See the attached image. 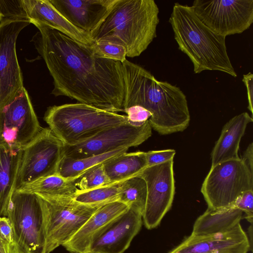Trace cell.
Instances as JSON below:
<instances>
[{
    "mask_svg": "<svg viewBox=\"0 0 253 253\" xmlns=\"http://www.w3.org/2000/svg\"><path fill=\"white\" fill-rule=\"evenodd\" d=\"M232 206L240 210L245 214V218L251 224H253V190L242 193L237 197Z\"/></svg>",
    "mask_w": 253,
    "mask_h": 253,
    "instance_id": "f546056e",
    "label": "cell"
},
{
    "mask_svg": "<svg viewBox=\"0 0 253 253\" xmlns=\"http://www.w3.org/2000/svg\"><path fill=\"white\" fill-rule=\"evenodd\" d=\"M84 253H93V252H87Z\"/></svg>",
    "mask_w": 253,
    "mask_h": 253,
    "instance_id": "74e56055",
    "label": "cell"
},
{
    "mask_svg": "<svg viewBox=\"0 0 253 253\" xmlns=\"http://www.w3.org/2000/svg\"><path fill=\"white\" fill-rule=\"evenodd\" d=\"M253 190V173L239 158L218 163L211 168L201 192L208 208L232 206L242 193Z\"/></svg>",
    "mask_w": 253,
    "mask_h": 253,
    "instance_id": "ba28073f",
    "label": "cell"
},
{
    "mask_svg": "<svg viewBox=\"0 0 253 253\" xmlns=\"http://www.w3.org/2000/svg\"><path fill=\"white\" fill-rule=\"evenodd\" d=\"M159 12L154 0H118L90 36L123 46L127 57L138 56L156 37Z\"/></svg>",
    "mask_w": 253,
    "mask_h": 253,
    "instance_id": "3957f363",
    "label": "cell"
},
{
    "mask_svg": "<svg viewBox=\"0 0 253 253\" xmlns=\"http://www.w3.org/2000/svg\"><path fill=\"white\" fill-rule=\"evenodd\" d=\"M147 167L145 152H125L103 163L111 183L137 175Z\"/></svg>",
    "mask_w": 253,
    "mask_h": 253,
    "instance_id": "603a6c76",
    "label": "cell"
},
{
    "mask_svg": "<svg viewBox=\"0 0 253 253\" xmlns=\"http://www.w3.org/2000/svg\"><path fill=\"white\" fill-rule=\"evenodd\" d=\"M253 118L243 112L231 118L224 126L211 153V166L231 159H238L240 142L247 125Z\"/></svg>",
    "mask_w": 253,
    "mask_h": 253,
    "instance_id": "ffe728a7",
    "label": "cell"
},
{
    "mask_svg": "<svg viewBox=\"0 0 253 253\" xmlns=\"http://www.w3.org/2000/svg\"><path fill=\"white\" fill-rule=\"evenodd\" d=\"M247 90L248 106V108L251 112L253 113V75L249 72V73L244 75L242 80Z\"/></svg>",
    "mask_w": 253,
    "mask_h": 253,
    "instance_id": "e575fe53",
    "label": "cell"
},
{
    "mask_svg": "<svg viewBox=\"0 0 253 253\" xmlns=\"http://www.w3.org/2000/svg\"><path fill=\"white\" fill-rule=\"evenodd\" d=\"M38 195L43 214L45 253L63 246L103 206L82 204L74 197Z\"/></svg>",
    "mask_w": 253,
    "mask_h": 253,
    "instance_id": "8992f818",
    "label": "cell"
},
{
    "mask_svg": "<svg viewBox=\"0 0 253 253\" xmlns=\"http://www.w3.org/2000/svg\"><path fill=\"white\" fill-rule=\"evenodd\" d=\"M137 175L145 180L147 198L142 221L145 227H158L170 209L175 194L173 159L147 167Z\"/></svg>",
    "mask_w": 253,
    "mask_h": 253,
    "instance_id": "5bb4252c",
    "label": "cell"
},
{
    "mask_svg": "<svg viewBox=\"0 0 253 253\" xmlns=\"http://www.w3.org/2000/svg\"><path fill=\"white\" fill-rule=\"evenodd\" d=\"M243 212L230 206L207 210L195 220L191 235H211L228 230L240 223Z\"/></svg>",
    "mask_w": 253,
    "mask_h": 253,
    "instance_id": "7402d4cb",
    "label": "cell"
},
{
    "mask_svg": "<svg viewBox=\"0 0 253 253\" xmlns=\"http://www.w3.org/2000/svg\"><path fill=\"white\" fill-rule=\"evenodd\" d=\"M250 171L253 173V144L250 143L241 158Z\"/></svg>",
    "mask_w": 253,
    "mask_h": 253,
    "instance_id": "8d00e7d4",
    "label": "cell"
},
{
    "mask_svg": "<svg viewBox=\"0 0 253 253\" xmlns=\"http://www.w3.org/2000/svg\"><path fill=\"white\" fill-rule=\"evenodd\" d=\"M142 223V213L128 208L95 236L87 252L124 253L140 231Z\"/></svg>",
    "mask_w": 253,
    "mask_h": 253,
    "instance_id": "9a60e30c",
    "label": "cell"
},
{
    "mask_svg": "<svg viewBox=\"0 0 253 253\" xmlns=\"http://www.w3.org/2000/svg\"><path fill=\"white\" fill-rule=\"evenodd\" d=\"M129 123L136 126H142L149 122L152 114L146 109L138 105L130 106L124 110Z\"/></svg>",
    "mask_w": 253,
    "mask_h": 253,
    "instance_id": "4dcf8cb0",
    "label": "cell"
},
{
    "mask_svg": "<svg viewBox=\"0 0 253 253\" xmlns=\"http://www.w3.org/2000/svg\"><path fill=\"white\" fill-rule=\"evenodd\" d=\"M42 129L24 87L0 108V141L12 148H22Z\"/></svg>",
    "mask_w": 253,
    "mask_h": 253,
    "instance_id": "4fadbf2b",
    "label": "cell"
},
{
    "mask_svg": "<svg viewBox=\"0 0 253 253\" xmlns=\"http://www.w3.org/2000/svg\"><path fill=\"white\" fill-rule=\"evenodd\" d=\"M21 3L30 23L44 24L83 44L89 46L93 44V41L89 35L72 24L48 0H21Z\"/></svg>",
    "mask_w": 253,
    "mask_h": 253,
    "instance_id": "ac0fdd59",
    "label": "cell"
},
{
    "mask_svg": "<svg viewBox=\"0 0 253 253\" xmlns=\"http://www.w3.org/2000/svg\"><path fill=\"white\" fill-rule=\"evenodd\" d=\"M1 18V15L0 14V19Z\"/></svg>",
    "mask_w": 253,
    "mask_h": 253,
    "instance_id": "f35d334b",
    "label": "cell"
},
{
    "mask_svg": "<svg viewBox=\"0 0 253 253\" xmlns=\"http://www.w3.org/2000/svg\"><path fill=\"white\" fill-rule=\"evenodd\" d=\"M129 148H123L103 154L84 158L73 159L62 157L60 162L57 174L68 179H75L82 173L90 168L114 158L126 152Z\"/></svg>",
    "mask_w": 253,
    "mask_h": 253,
    "instance_id": "d4e9b609",
    "label": "cell"
},
{
    "mask_svg": "<svg viewBox=\"0 0 253 253\" xmlns=\"http://www.w3.org/2000/svg\"><path fill=\"white\" fill-rule=\"evenodd\" d=\"M0 236L10 243H15L12 225L7 216L0 217Z\"/></svg>",
    "mask_w": 253,
    "mask_h": 253,
    "instance_id": "836d02e7",
    "label": "cell"
},
{
    "mask_svg": "<svg viewBox=\"0 0 253 253\" xmlns=\"http://www.w3.org/2000/svg\"><path fill=\"white\" fill-rule=\"evenodd\" d=\"M147 198V186L143 178L138 175L120 183L118 201L128 208L144 212Z\"/></svg>",
    "mask_w": 253,
    "mask_h": 253,
    "instance_id": "484cf974",
    "label": "cell"
},
{
    "mask_svg": "<svg viewBox=\"0 0 253 253\" xmlns=\"http://www.w3.org/2000/svg\"><path fill=\"white\" fill-rule=\"evenodd\" d=\"M128 209L126 205L119 201L101 206L63 246L72 253L87 252L95 236Z\"/></svg>",
    "mask_w": 253,
    "mask_h": 253,
    "instance_id": "d6986e66",
    "label": "cell"
},
{
    "mask_svg": "<svg viewBox=\"0 0 253 253\" xmlns=\"http://www.w3.org/2000/svg\"><path fill=\"white\" fill-rule=\"evenodd\" d=\"M78 191H84L111 183L103 168V164L95 165L74 179Z\"/></svg>",
    "mask_w": 253,
    "mask_h": 253,
    "instance_id": "83f0119b",
    "label": "cell"
},
{
    "mask_svg": "<svg viewBox=\"0 0 253 253\" xmlns=\"http://www.w3.org/2000/svg\"><path fill=\"white\" fill-rule=\"evenodd\" d=\"M0 14L1 17H27L22 5L21 0H0Z\"/></svg>",
    "mask_w": 253,
    "mask_h": 253,
    "instance_id": "1f68e13d",
    "label": "cell"
},
{
    "mask_svg": "<svg viewBox=\"0 0 253 253\" xmlns=\"http://www.w3.org/2000/svg\"><path fill=\"white\" fill-rule=\"evenodd\" d=\"M33 41L53 79L51 93L113 112H123L122 64L98 57L91 46L44 24Z\"/></svg>",
    "mask_w": 253,
    "mask_h": 253,
    "instance_id": "6da1fadb",
    "label": "cell"
},
{
    "mask_svg": "<svg viewBox=\"0 0 253 253\" xmlns=\"http://www.w3.org/2000/svg\"><path fill=\"white\" fill-rule=\"evenodd\" d=\"M30 24L26 17H1L0 19V108L24 87L16 42L21 30Z\"/></svg>",
    "mask_w": 253,
    "mask_h": 253,
    "instance_id": "7c38bea8",
    "label": "cell"
},
{
    "mask_svg": "<svg viewBox=\"0 0 253 253\" xmlns=\"http://www.w3.org/2000/svg\"><path fill=\"white\" fill-rule=\"evenodd\" d=\"M91 47L98 57L121 63L126 60V50L121 45L99 41L93 42Z\"/></svg>",
    "mask_w": 253,
    "mask_h": 253,
    "instance_id": "f1b7e54d",
    "label": "cell"
},
{
    "mask_svg": "<svg viewBox=\"0 0 253 253\" xmlns=\"http://www.w3.org/2000/svg\"><path fill=\"white\" fill-rule=\"evenodd\" d=\"M120 183H110L87 191H77L74 199L78 202L89 205H104L118 201Z\"/></svg>",
    "mask_w": 253,
    "mask_h": 253,
    "instance_id": "4316f807",
    "label": "cell"
},
{
    "mask_svg": "<svg viewBox=\"0 0 253 253\" xmlns=\"http://www.w3.org/2000/svg\"><path fill=\"white\" fill-rule=\"evenodd\" d=\"M63 143L48 127L22 148L14 191L39 178L57 174L63 157Z\"/></svg>",
    "mask_w": 253,
    "mask_h": 253,
    "instance_id": "9c48e42d",
    "label": "cell"
},
{
    "mask_svg": "<svg viewBox=\"0 0 253 253\" xmlns=\"http://www.w3.org/2000/svg\"><path fill=\"white\" fill-rule=\"evenodd\" d=\"M191 6L206 26L225 37L243 33L253 22V0H196Z\"/></svg>",
    "mask_w": 253,
    "mask_h": 253,
    "instance_id": "30bf717a",
    "label": "cell"
},
{
    "mask_svg": "<svg viewBox=\"0 0 253 253\" xmlns=\"http://www.w3.org/2000/svg\"><path fill=\"white\" fill-rule=\"evenodd\" d=\"M44 120L66 145L83 142L105 129L128 122L126 115L81 103L50 106Z\"/></svg>",
    "mask_w": 253,
    "mask_h": 253,
    "instance_id": "5b68a950",
    "label": "cell"
},
{
    "mask_svg": "<svg viewBox=\"0 0 253 253\" xmlns=\"http://www.w3.org/2000/svg\"><path fill=\"white\" fill-rule=\"evenodd\" d=\"M122 64L125 94L123 109L134 105L152 114L149 122L161 135L181 132L188 126L190 115L186 97L177 86L159 81L143 67L125 60Z\"/></svg>",
    "mask_w": 253,
    "mask_h": 253,
    "instance_id": "7a4b0ae2",
    "label": "cell"
},
{
    "mask_svg": "<svg viewBox=\"0 0 253 253\" xmlns=\"http://www.w3.org/2000/svg\"><path fill=\"white\" fill-rule=\"evenodd\" d=\"M173 149L149 151L145 152L147 167H150L173 160L175 154Z\"/></svg>",
    "mask_w": 253,
    "mask_h": 253,
    "instance_id": "d6a6232c",
    "label": "cell"
},
{
    "mask_svg": "<svg viewBox=\"0 0 253 253\" xmlns=\"http://www.w3.org/2000/svg\"><path fill=\"white\" fill-rule=\"evenodd\" d=\"M48 0L68 21L89 36L98 28L118 1V0Z\"/></svg>",
    "mask_w": 253,
    "mask_h": 253,
    "instance_id": "e0dca14e",
    "label": "cell"
},
{
    "mask_svg": "<svg viewBox=\"0 0 253 253\" xmlns=\"http://www.w3.org/2000/svg\"><path fill=\"white\" fill-rule=\"evenodd\" d=\"M169 22L179 49L192 61L194 73L219 71L237 76L227 52L226 37L206 26L192 6L175 3Z\"/></svg>",
    "mask_w": 253,
    "mask_h": 253,
    "instance_id": "277c9868",
    "label": "cell"
},
{
    "mask_svg": "<svg viewBox=\"0 0 253 253\" xmlns=\"http://www.w3.org/2000/svg\"><path fill=\"white\" fill-rule=\"evenodd\" d=\"M252 250L240 223L211 235H190L168 253H248Z\"/></svg>",
    "mask_w": 253,
    "mask_h": 253,
    "instance_id": "2e32d148",
    "label": "cell"
},
{
    "mask_svg": "<svg viewBox=\"0 0 253 253\" xmlns=\"http://www.w3.org/2000/svg\"><path fill=\"white\" fill-rule=\"evenodd\" d=\"M21 154L22 148H12L0 141V217L7 216Z\"/></svg>",
    "mask_w": 253,
    "mask_h": 253,
    "instance_id": "44dd1931",
    "label": "cell"
},
{
    "mask_svg": "<svg viewBox=\"0 0 253 253\" xmlns=\"http://www.w3.org/2000/svg\"><path fill=\"white\" fill-rule=\"evenodd\" d=\"M0 253H24L16 243H10L0 236Z\"/></svg>",
    "mask_w": 253,
    "mask_h": 253,
    "instance_id": "d590c367",
    "label": "cell"
},
{
    "mask_svg": "<svg viewBox=\"0 0 253 253\" xmlns=\"http://www.w3.org/2000/svg\"><path fill=\"white\" fill-rule=\"evenodd\" d=\"M16 190L39 195L69 197H74L78 191L74 179L65 178L58 174L39 178Z\"/></svg>",
    "mask_w": 253,
    "mask_h": 253,
    "instance_id": "cb8c5ba5",
    "label": "cell"
},
{
    "mask_svg": "<svg viewBox=\"0 0 253 253\" xmlns=\"http://www.w3.org/2000/svg\"><path fill=\"white\" fill-rule=\"evenodd\" d=\"M152 129L149 122L140 126L125 123L105 129L83 142L72 145L64 144L63 157L81 159L137 146L151 136Z\"/></svg>",
    "mask_w": 253,
    "mask_h": 253,
    "instance_id": "8fae6325",
    "label": "cell"
},
{
    "mask_svg": "<svg viewBox=\"0 0 253 253\" xmlns=\"http://www.w3.org/2000/svg\"><path fill=\"white\" fill-rule=\"evenodd\" d=\"M6 216L12 227L15 242L24 253H45L43 214L38 195L14 191Z\"/></svg>",
    "mask_w": 253,
    "mask_h": 253,
    "instance_id": "52a82bcc",
    "label": "cell"
}]
</instances>
